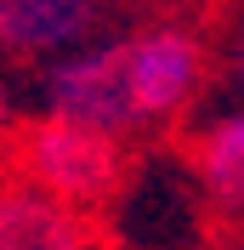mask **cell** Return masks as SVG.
<instances>
[{"instance_id": "cell-1", "label": "cell", "mask_w": 244, "mask_h": 250, "mask_svg": "<svg viewBox=\"0 0 244 250\" xmlns=\"http://www.w3.org/2000/svg\"><path fill=\"white\" fill-rule=\"evenodd\" d=\"M34 108L46 120L91 125L120 142L142 137L148 125L137 114L131 74H125V34H102V40H85V46L40 62L34 68Z\"/></svg>"}, {"instance_id": "cell-2", "label": "cell", "mask_w": 244, "mask_h": 250, "mask_svg": "<svg viewBox=\"0 0 244 250\" xmlns=\"http://www.w3.org/2000/svg\"><path fill=\"white\" fill-rule=\"evenodd\" d=\"M131 154L120 137H102L91 125H68L34 114L17 137V182L40 188L51 199L74 205V210H97L125 188Z\"/></svg>"}, {"instance_id": "cell-3", "label": "cell", "mask_w": 244, "mask_h": 250, "mask_svg": "<svg viewBox=\"0 0 244 250\" xmlns=\"http://www.w3.org/2000/svg\"><path fill=\"white\" fill-rule=\"evenodd\" d=\"M125 74L142 125H170L193 108L204 85V40L187 23H142L125 34Z\"/></svg>"}, {"instance_id": "cell-4", "label": "cell", "mask_w": 244, "mask_h": 250, "mask_svg": "<svg viewBox=\"0 0 244 250\" xmlns=\"http://www.w3.org/2000/svg\"><path fill=\"white\" fill-rule=\"evenodd\" d=\"M114 0H0V57L51 62L62 51L102 40Z\"/></svg>"}, {"instance_id": "cell-5", "label": "cell", "mask_w": 244, "mask_h": 250, "mask_svg": "<svg viewBox=\"0 0 244 250\" xmlns=\"http://www.w3.org/2000/svg\"><path fill=\"white\" fill-rule=\"evenodd\" d=\"M0 250H97V233L85 210L29 182H6L0 188Z\"/></svg>"}, {"instance_id": "cell-6", "label": "cell", "mask_w": 244, "mask_h": 250, "mask_svg": "<svg viewBox=\"0 0 244 250\" xmlns=\"http://www.w3.org/2000/svg\"><path fill=\"white\" fill-rule=\"evenodd\" d=\"M193 176H199V193L222 216H244V103H233L199 125Z\"/></svg>"}, {"instance_id": "cell-7", "label": "cell", "mask_w": 244, "mask_h": 250, "mask_svg": "<svg viewBox=\"0 0 244 250\" xmlns=\"http://www.w3.org/2000/svg\"><path fill=\"white\" fill-rule=\"evenodd\" d=\"M233 91H239V103H244V34L233 40Z\"/></svg>"}, {"instance_id": "cell-8", "label": "cell", "mask_w": 244, "mask_h": 250, "mask_svg": "<svg viewBox=\"0 0 244 250\" xmlns=\"http://www.w3.org/2000/svg\"><path fill=\"white\" fill-rule=\"evenodd\" d=\"M6 120H12V97H6V80H0V131H6Z\"/></svg>"}, {"instance_id": "cell-9", "label": "cell", "mask_w": 244, "mask_h": 250, "mask_svg": "<svg viewBox=\"0 0 244 250\" xmlns=\"http://www.w3.org/2000/svg\"><path fill=\"white\" fill-rule=\"evenodd\" d=\"M239 250H244V239H239Z\"/></svg>"}]
</instances>
